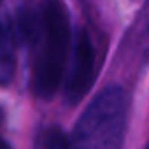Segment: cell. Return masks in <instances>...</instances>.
<instances>
[{"label":"cell","mask_w":149,"mask_h":149,"mask_svg":"<svg viewBox=\"0 0 149 149\" xmlns=\"http://www.w3.org/2000/svg\"><path fill=\"white\" fill-rule=\"evenodd\" d=\"M6 35H7V33L4 32V28H2V25H0V44H2V42H4V39H6Z\"/></svg>","instance_id":"obj_8"},{"label":"cell","mask_w":149,"mask_h":149,"mask_svg":"<svg viewBox=\"0 0 149 149\" xmlns=\"http://www.w3.org/2000/svg\"><path fill=\"white\" fill-rule=\"evenodd\" d=\"M2 119H4V114H2V109H0V123H2Z\"/></svg>","instance_id":"obj_9"},{"label":"cell","mask_w":149,"mask_h":149,"mask_svg":"<svg viewBox=\"0 0 149 149\" xmlns=\"http://www.w3.org/2000/svg\"><path fill=\"white\" fill-rule=\"evenodd\" d=\"M14 76V51L13 42L6 35L4 42L0 44V86L9 84Z\"/></svg>","instance_id":"obj_5"},{"label":"cell","mask_w":149,"mask_h":149,"mask_svg":"<svg viewBox=\"0 0 149 149\" xmlns=\"http://www.w3.org/2000/svg\"><path fill=\"white\" fill-rule=\"evenodd\" d=\"M146 149H149V144H147V147H146Z\"/></svg>","instance_id":"obj_10"},{"label":"cell","mask_w":149,"mask_h":149,"mask_svg":"<svg viewBox=\"0 0 149 149\" xmlns=\"http://www.w3.org/2000/svg\"><path fill=\"white\" fill-rule=\"evenodd\" d=\"M95 81V47L88 32L81 30L74 46L72 65L65 81V98L68 104H77L84 98Z\"/></svg>","instance_id":"obj_3"},{"label":"cell","mask_w":149,"mask_h":149,"mask_svg":"<svg viewBox=\"0 0 149 149\" xmlns=\"http://www.w3.org/2000/svg\"><path fill=\"white\" fill-rule=\"evenodd\" d=\"M42 33H40V56L35 63V81L33 88L40 98H51L63 79L67 51H68V18L65 9L56 2L49 0L42 9Z\"/></svg>","instance_id":"obj_2"},{"label":"cell","mask_w":149,"mask_h":149,"mask_svg":"<svg viewBox=\"0 0 149 149\" xmlns=\"http://www.w3.org/2000/svg\"><path fill=\"white\" fill-rule=\"evenodd\" d=\"M128 104V95L119 86L98 93L76 123L72 149H121Z\"/></svg>","instance_id":"obj_1"},{"label":"cell","mask_w":149,"mask_h":149,"mask_svg":"<svg viewBox=\"0 0 149 149\" xmlns=\"http://www.w3.org/2000/svg\"><path fill=\"white\" fill-rule=\"evenodd\" d=\"M42 147L44 149H72V139H68L67 133L60 128H49L44 132Z\"/></svg>","instance_id":"obj_6"},{"label":"cell","mask_w":149,"mask_h":149,"mask_svg":"<svg viewBox=\"0 0 149 149\" xmlns=\"http://www.w3.org/2000/svg\"><path fill=\"white\" fill-rule=\"evenodd\" d=\"M16 33H18V39L23 44L37 42L40 39V33H42V18L39 21L35 13L30 11V9L19 11L18 18H16Z\"/></svg>","instance_id":"obj_4"},{"label":"cell","mask_w":149,"mask_h":149,"mask_svg":"<svg viewBox=\"0 0 149 149\" xmlns=\"http://www.w3.org/2000/svg\"><path fill=\"white\" fill-rule=\"evenodd\" d=\"M0 149H11V146H9L6 140H2V139H0Z\"/></svg>","instance_id":"obj_7"}]
</instances>
